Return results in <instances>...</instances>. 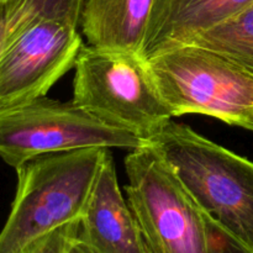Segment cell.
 Returning <instances> with one entry per match:
<instances>
[{"instance_id":"1","label":"cell","mask_w":253,"mask_h":253,"mask_svg":"<svg viewBox=\"0 0 253 253\" xmlns=\"http://www.w3.org/2000/svg\"><path fill=\"white\" fill-rule=\"evenodd\" d=\"M146 142L203 214L253 251V162L173 120Z\"/></svg>"},{"instance_id":"2","label":"cell","mask_w":253,"mask_h":253,"mask_svg":"<svg viewBox=\"0 0 253 253\" xmlns=\"http://www.w3.org/2000/svg\"><path fill=\"white\" fill-rule=\"evenodd\" d=\"M109 151L46 153L16 168V194L0 232V253H22L40 237L81 219Z\"/></svg>"},{"instance_id":"3","label":"cell","mask_w":253,"mask_h":253,"mask_svg":"<svg viewBox=\"0 0 253 253\" xmlns=\"http://www.w3.org/2000/svg\"><path fill=\"white\" fill-rule=\"evenodd\" d=\"M146 64L173 116L202 114L253 131V74L231 59L184 44Z\"/></svg>"},{"instance_id":"4","label":"cell","mask_w":253,"mask_h":253,"mask_svg":"<svg viewBox=\"0 0 253 253\" xmlns=\"http://www.w3.org/2000/svg\"><path fill=\"white\" fill-rule=\"evenodd\" d=\"M72 101L103 123L143 140L173 118L140 54L88 44L74 64Z\"/></svg>"},{"instance_id":"5","label":"cell","mask_w":253,"mask_h":253,"mask_svg":"<svg viewBox=\"0 0 253 253\" xmlns=\"http://www.w3.org/2000/svg\"><path fill=\"white\" fill-rule=\"evenodd\" d=\"M84 0H66L22 25L0 52V110L41 98L84 46L78 31Z\"/></svg>"},{"instance_id":"6","label":"cell","mask_w":253,"mask_h":253,"mask_svg":"<svg viewBox=\"0 0 253 253\" xmlns=\"http://www.w3.org/2000/svg\"><path fill=\"white\" fill-rule=\"evenodd\" d=\"M125 172L127 202L148 253H208L204 214L152 146L131 151Z\"/></svg>"},{"instance_id":"7","label":"cell","mask_w":253,"mask_h":253,"mask_svg":"<svg viewBox=\"0 0 253 253\" xmlns=\"http://www.w3.org/2000/svg\"><path fill=\"white\" fill-rule=\"evenodd\" d=\"M146 140L96 119L73 101L41 96L0 110V157L12 168L46 153L88 147L137 150Z\"/></svg>"},{"instance_id":"8","label":"cell","mask_w":253,"mask_h":253,"mask_svg":"<svg viewBox=\"0 0 253 253\" xmlns=\"http://www.w3.org/2000/svg\"><path fill=\"white\" fill-rule=\"evenodd\" d=\"M78 240L101 253H148L137 219L119 188L110 151L81 217Z\"/></svg>"},{"instance_id":"9","label":"cell","mask_w":253,"mask_h":253,"mask_svg":"<svg viewBox=\"0 0 253 253\" xmlns=\"http://www.w3.org/2000/svg\"><path fill=\"white\" fill-rule=\"evenodd\" d=\"M252 2L253 0H155L138 54L147 61L168 49L184 46Z\"/></svg>"},{"instance_id":"10","label":"cell","mask_w":253,"mask_h":253,"mask_svg":"<svg viewBox=\"0 0 253 253\" xmlns=\"http://www.w3.org/2000/svg\"><path fill=\"white\" fill-rule=\"evenodd\" d=\"M155 0H84L79 27L88 46L140 53Z\"/></svg>"},{"instance_id":"11","label":"cell","mask_w":253,"mask_h":253,"mask_svg":"<svg viewBox=\"0 0 253 253\" xmlns=\"http://www.w3.org/2000/svg\"><path fill=\"white\" fill-rule=\"evenodd\" d=\"M187 44L212 49L253 74V2Z\"/></svg>"},{"instance_id":"12","label":"cell","mask_w":253,"mask_h":253,"mask_svg":"<svg viewBox=\"0 0 253 253\" xmlns=\"http://www.w3.org/2000/svg\"><path fill=\"white\" fill-rule=\"evenodd\" d=\"M63 1L66 0H0V52L22 25Z\"/></svg>"},{"instance_id":"13","label":"cell","mask_w":253,"mask_h":253,"mask_svg":"<svg viewBox=\"0 0 253 253\" xmlns=\"http://www.w3.org/2000/svg\"><path fill=\"white\" fill-rule=\"evenodd\" d=\"M79 225L81 219L62 225L32 242L22 253H67L78 240Z\"/></svg>"},{"instance_id":"14","label":"cell","mask_w":253,"mask_h":253,"mask_svg":"<svg viewBox=\"0 0 253 253\" xmlns=\"http://www.w3.org/2000/svg\"><path fill=\"white\" fill-rule=\"evenodd\" d=\"M205 216V215H204ZM208 235V253H253L251 249L227 234L216 222L205 216Z\"/></svg>"},{"instance_id":"15","label":"cell","mask_w":253,"mask_h":253,"mask_svg":"<svg viewBox=\"0 0 253 253\" xmlns=\"http://www.w3.org/2000/svg\"><path fill=\"white\" fill-rule=\"evenodd\" d=\"M67 253H101V252L96 251L95 249L89 246V245L85 244V242L81 241V240H77V241L72 245V247L69 249V251Z\"/></svg>"}]
</instances>
